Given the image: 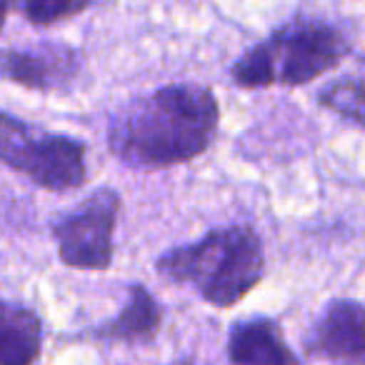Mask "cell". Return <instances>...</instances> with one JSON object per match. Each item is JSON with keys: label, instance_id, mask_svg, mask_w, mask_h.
Wrapping results in <instances>:
<instances>
[{"label": "cell", "instance_id": "cell-12", "mask_svg": "<svg viewBox=\"0 0 365 365\" xmlns=\"http://www.w3.org/2000/svg\"><path fill=\"white\" fill-rule=\"evenodd\" d=\"M318 101L330 110L365 125V83L353 81V78L333 81L325 91L318 93Z\"/></svg>", "mask_w": 365, "mask_h": 365}, {"label": "cell", "instance_id": "cell-10", "mask_svg": "<svg viewBox=\"0 0 365 365\" xmlns=\"http://www.w3.org/2000/svg\"><path fill=\"white\" fill-rule=\"evenodd\" d=\"M43 350V320L36 310L18 303L0 305V363L31 365Z\"/></svg>", "mask_w": 365, "mask_h": 365}, {"label": "cell", "instance_id": "cell-5", "mask_svg": "<svg viewBox=\"0 0 365 365\" xmlns=\"http://www.w3.org/2000/svg\"><path fill=\"white\" fill-rule=\"evenodd\" d=\"M120 215V195L98 188L73 210L53 220L51 233L58 258L76 270H108L113 263V235Z\"/></svg>", "mask_w": 365, "mask_h": 365}, {"label": "cell", "instance_id": "cell-7", "mask_svg": "<svg viewBox=\"0 0 365 365\" xmlns=\"http://www.w3.org/2000/svg\"><path fill=\"white\" fill-rule=\"evenodd\" d=\"M305 355L333 363H365V305L330 300L308 330Z\"/></svg>", "mask_w": 365, "mask_h": 365}, {"label": "cell", "instance_id": "cell-11", "mask_svg": "<svg viewBox=\"0 0 365 365\" xmlns=\"http://www.w3.org/2000/svg\"><path fill=\"white\" fill-rule=\"evenodd\" d=\"M6 13H18L36 28H51L86 13L93 0H3Z\"/></svg>", "mask_w": 365, "mask_h": 365}, {"label": "cell", "instance_id": "cell-8", "mask_svg": "<svg viewBox=\"0 0 365 365\" xmlns=\"http://www.w3.org/2000/svg\"><path fill=\"white\" fill-rule=\"evenodd\" d=\"M228 360L243 365L298 363V353L285 343L283 330L270 318H245L233 323L228 333Z\"/></svg>", "mask_w": 365, "mask_h": 365}, {"label": "cell", "instance_id": "cell-2", "mask_svg": "<svg viewBox=\"0 0 365 365\" xmlns=\"http://www.w3.org/2000/svg\"><path fill=\"white\" fill-rule=\"evenodd\" d=\"M155 273L173 285H190L215 308L238 305L265 275V248L248 225L208 230L155 260Z\"/></svg>", "mask_w": 365, "mask_h": 365}, {"label": "cell", "instance_id": "cell-1", "mask_svg": "<svg viewBox=\"0 0 365 365\" xmlns=\"http://www.w3.org/2000/svg\"><path fill=\"white\" fill-rule=\"evenodd\" d=\"M220 106L198 83H168L123 103L108 120V148L130 168H173L213 145Z\"/></svg>", "mask_w": 365, "mask_h": 365}, {"label": "cell", "instance_id": "cell-4", "mask_svg": "<svg viewBox=\"0 0 365 365\" xmlns=\"http://www.w3.org/2000/svg\"><path fill=\"white\" fill-rule=\"evenodd\" d=\"M0 158L11 170L51 193H68L88 180L86 143L13 118L11 113L0 118Z\"/></svg>", "mask_w": 365, "mask_h": 365}, {"label": "cell", "instance_id": "cell-6", "mask_svg": "<svg viewBox=\"0 0 365 365\" xmlns=\"http://www.w3.org/2000/svg\"><path fill=\"white\" fill-rule=\"evenodd\" d=\"M83 56L68 43L43 41L31 46H8L3 51V81L41 93H61L76 86Z\"/></svg>", "mask_w": 365, "mask_h": 365}, {"label": "cell", "instance_id": "cell-9", "mask_svg": "<svg viewBox=\"0 0 365 365\" xmlns=\"http://www.w3.org/2000/svg\"><path fill=\"white\" fill-rule=\"evenodd\" d=\"M163 323V310L153 293L140 283H133L128 288L125 305L115 318L101 323L93 330V338L103 343H125V345H143L150 343L158 335Z\"/></svg>", "mask_w": 365, "mask_h": 365}, {"label": "cell", "instance_id": "cell-3", "mask_svg": "<svg viewBox=\"0 0 365 365\" xmlns=\"http://www.w3.org/2000/svg\"><path fill=\"white\" fill-rule=\"evenodd\" d=\"M350 41L320 18H295L255 43L230 66V81L245 91L308 86L348 58Z\"/></svg>", "mask_w": 365, "mask_h": 365}]
</instances>
